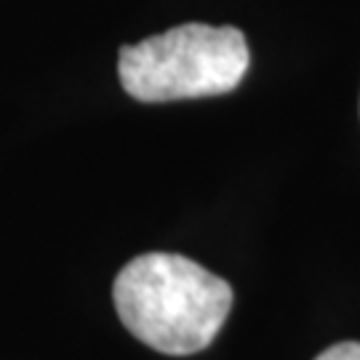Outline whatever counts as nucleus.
<instances>
[{
    "mask_svg": "<svg viewBox=\"0 0 360 360\" xmlns=\"http://www.w3.org/2000/svg\"><path fill=\"white\" fill-rule=\"evenodd\" d=\"M315 360H360V342H342L334 347L323 349Z\"/></svg>",
    "mask_w": 360,
    "mask_h": 360,
    "instance_id": "obj_3",
    "label": "nucleus"
},
{
    "mask_svg": "<svg viewBox=\"0 0 360 360\" xmlns=\"http://www.w3.org/2000/svg\"><path fill=\"white\" fill-rule=\"evenodd\" d=\"M112 299L123 326L163 355L206 349L232 309V288L179 254H142L117 272Z\"/></svg>",
    "mask_w": 360,
    "mask_h": 360,
    "instance_id": "obj_1",
    "label": "nucleus"
},
{
    "mask_svg": "<svg viewBox=\"0 0 360 360\" xmlns=\"http://www.w3.org/2000/svg\"><path fill=\"white\" fill-rule=\"evenodd\" d=\"M248 70V46L238 27L179 25L123 46L117 75L136 102L160 104L230 94Z\"/></svg>",
    "mask_w": 360,
    "mask_h": 360,
    "instance_id": "obj_2",
    "label": "nucleus"
}]
</instances>
